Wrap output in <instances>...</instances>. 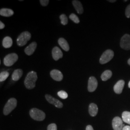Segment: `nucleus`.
<instances>
[{
    "instance_id": "obj_1",
    "label": "nucleus",
    "mask_w": 130,
    "mask_h": 130,
    "mask_svg": "<svg viewBox=\"0 0 130 130\" xmlns=\"http://www.w3.org/2000/svg\"><path fill=\"white\" fill-rule=\"evenodd\" d=\"M37 73L34 71H31L28 73L24 80L25 87L28 89H33L36 85V82L37 80Z\"/></svg>"
},
{
    "instance_id": "obj_2",
    "label": "nucleus",
    "mask_w": 130,
    "mask_h": 130,
    "mask_svg": "<svg viewBox=\"0 0 130 130\" xmlns=\"http://www.w3.org/2000/svg\"><path fill=\"white\" fill-rule=\"evenodd\" d=\"M29 115L35 121H43L45 118V114L44 112L36 108H33L29 111Z\"/></svg>"
},
{
    "instance_id": "obj_3",
    "label": "nucleus",
    "mask_w": 130,
    "mask_h": 130,
    "mask_svg": "<svg viewBox=\"0 0 130 130\" xmlns=\"http://www.w3.org/2000/svg\"><path fill=\"white\" fill-rule=\"evenodd\" d=\"M17 106V100L14 98H11L6 103L4 108V114L6 116L9 115Z\"/></svg>"
},
{
    "instance_id": "obj_4",
    "label": "nucleus",
    "mask_w": 130,
    "mask_h": 130,
    "mask_svg": "<svg viewBox=\"0 0 130 130\" xmlns=\"http://www.w3.org/2000/svg\"><path fill=\"white\" fill-rule=\"evenodd\" d=\"M31 38V34L28 31L21 33L17 39V43L19 46H23Z\"/></svg>"
},
{
    "instance_id": "obj_5",
    "label": "nucleus",
    "mask_w": 130,
    "mask_h": 130,
    "mask_svg": "<svg viewBox=\"0 0 130 130\" xmlns=\"http://www.w3.org/2000/svg\"><path fill=\"white\" fill-rule=\"evenodd\" d=\"M18 55L15 53H11L5 56L4 59V63L7 67H10L14 65L18 61Z\"/></svg>"
},
{
    "instance_id": "obj_6",
    "label": "nucleus",
    "mask_w": 130,
    "mask_h": 130,
    "mask_svg": "<svg viewBox=\"0 0 130 130\" xmlns=\"http://www.w3.org/2000/svg\"><path fill=\"white\" fill-rule=\"evenodd\" d=\"M114 56V52L111 50L108 49L103 53L100 58L99 62L101 64H106L111 60Z\"/></svg>"
},
{
    "instance_id": "obj_7",
    "label": "nucleus",
    "mask_w": 130,
    "mask_h": 130,
    "mask_svg": "<svg viewBox=\"0 0 130 130\" xmlns=\"http://www.w3.org/2000/svg\"><path fill=\"white\" fill-rule=\"evenodd\" d=\"M120 46L123 49L126 50H130V35L126 34L121 38Z\"/></svg>"
},
{
    "instance_id": "obj_8",
    "label": "nucleus",
    "mask_w": 130,
    "mask_h": 130,
    "mask_svg": "<svg viewBox=\"0 0 130 130\" xmlns=\"http://www.w3.org/2000/svg\"><path fill=\"white\" fill-rule=\"evenodd\" d=\"M112 127L114 130H122L124 125L123 124L122 119L119 117H115L112 121Z\"/></svg>"
},
{
    "instance_id": "obj_9",
    "label": "nucleus",
    "mask_w": 130,
    "mask_h": 130,
    "mask_svg": "<svg viewBox=\"0 0 130 130\" xmlns=\"http://www.w3.org/2000/svg\"><path fill=\"white\" fill-rule=\"evenodd\" d=\"M45 97L47 101L48 102L54 105L56 107L60 108L63 107V104L59 100H58V99H56L55 98H53L50 94H46Z\"/></svg>"
},
{
    "instance_id": "obj_10",
    "label": "nucleus",
    "mask_w": 130,
    "mask_h": 130,
    "mask_svg": "<svg viewBox=\"0 0 130 130\" xmlns=\"http://www.w3.org/2000/svg\"><path fill=\"white\" fill-rule=\"evenodd\" d=\"M98 82L94 77H90L88 80V90L89 92H94L98 87Z\"/></svg>"
},
{
    "instance_id": "obj_11",
    "label": "nucleus",
    "mask_w": 130,
    "mask_h": 130,
    "mask_svg": "<svg viewBox=\"0 0 130 130\" xmlns=\"http://www.w3.org/2000/svg\"><path fill=\"white\" fill-rule=\"evenodd\" d=\"M50 76L52 79L57 82H60L63 78V74L58 70H52L50 72Z\"/></svg>"
},
{
    "instance_id": "obj_12",
    "label": "nucleus",
    "mask_w": 130,
    "mask_h": 130,
    "mask_svg": "<svg viewBox=\"0 0 130 130\" xmlns=\"http://www.w3.org/2000/svg\"><path fill=\"white\" fill-rule=\"evenodd\" d=\"M52 56L53 59L55 61H57L61 58L63 55L60 48L58 47H55L52 50Z\"/></svg>"
},
{
    "instance_id": "obj_13",
    "label": "nucleus",
    "mask_w": 130,
    "mask_h": 130,
    "mask_svg": "<svg viewBox=\"0 0 130 130\" xmlns=\"http://www.w3.org/2000/svg\"><path fill=\"white\" fill-rule=\"evenodd\" d=\"M37 46V44L36 42H31L28 46L25 49V52L28 56L32 55L35 51Z\"/></svg>"
},
{
    "instance_id": "obj_14",
    "label": "nucleus",
    "mask_w": 130,
    "mask_h": 130,
    "mask_svg": "<svg viewBox=\"0 0 130 130\" xmlns=\"http://www.w3.org/2000/svg\"><path fill=\"white\" fill-rule=\"evenodd\" d=\"M125 82L123 80H119L114 86V91L117 94H121L124 88Z\"/></svg>"
},
{
    "instance_id": "obj_15",
    "label": "nucleus",
    "mask_w": 130,
    "mask_h": 130,
    "mask_svg": "<svg viewBox=\"0 0 130 130\" xmlns=\"http://www.w3.org/2000/svg\"><path fill=\"white\" fill-rule=\"evenodd\" d=\"M72 5L78 14H82L84 12L83 6L79 1H77V0H74L72 1Z\"/></svg>"
},
{
    "instance_id": "obj_16",
    "label": "nucleus",
    "mask_w": 130,
    "mask_h": 130,
    "mask_svg": "<svg viewBox=\"0 0 130 130\" xmlns=\"http://www.w3.org/2000/svg\"><path fill=\"white\" fill-rule=\"evenodd\" d=\"M58 42L61 47L65 51L68 52L70 50V46L68 42L63 38H60L58 39Z\"/></svg>"
},
{
    "instance_id": "obj_17",
    "label": "nucleus",
    "mask_w": 130,
    "mask_h": 130,
    "mask_svg": "<svg viewBox=\"0 0 130 130\" xmlns=\"http://www.w3.org/2000/svg\"><path fill=\"white\" fill-rule=\"evenodd\" d=\"M98 108L95 104L91 103L89 106V112L90 115L92 117H95L98 114Z\"/></svg>"
},
{
    "instance_id": "obj_18",
    "label": "nucleus",
    "mask_w": 130,
    "mask_h": 130,
    "mask_svg": "<svg viewBox=\"0 0 130 130\" xmlns=\"http://www.w3.org/2000/svg\"><path fill=\"white\" fill-rule=\"evenodd\" d=\"M23 70L21 69L14 70L12 76V78L14 81H18L20 79L23 75Z\"/></svg>"
},
{
    "instance_id": "obj_19",
    "label": "nucleus",
    "mask_w": 130,
    "mask_h": 130,
    "mask_svg": "<svg viewBox=\"0 0 130 130\" xmlns=\"http://www.w3.org/2000/svg\"><path fill=\"white\" fill-rule=\"evenodd\" d=\"M14 11L11 9L2 8L0 10V15L5 17H10L14 14Z\"/></svg>"
},
{
    "instance_id": "obj_20",
    "label": "nucleus",
    "mask_w": 130,
    "mask_h": 130,
    "mask_svg": "<svg viewBox=\"0 0 130 130\" xmlns=\"http://www.w3.org/2000/svg\"><path fill=\"white\" fill-rule=\"evenodd\" d=\"M13 44V41L12 38L8 36L4 38L3 41V46L5 48H9L12 46Z\"/></svg>"
},
{
    "instance_id": "obj_21",
    "label": "nucleus",
    "mask_w": 130,
    "mask_h": 130,
    "mask_svg": "<svg viewBox=\"0 0 130 130\" xmlns=\"http://www.w3.org/2000/svg\"><path fill=\"white\" fill-rule=\"evenodd\" d=\"M112 75V72L110 70H107L102 74L101 76V78L103 81H107L111 77Z\"/></svg>"
},
{
    "instance_id": "obj_22",
    "label": "nucleus",
    "mask_w": 130,
    "mask_h": 130,
    "mask_svg": "<svg viewBox=\"0 0 130 130\" xmlns=\"http://www.w3.org/2000/svg\"><path fill=\"white\" fill-rule=\"evenodd\" d=\"M122 119L124 122L130 125V112H123L122 114Z\"/></svg>"
},
{
    "instance_id": "obj_23",
    "label": "nucleus",
    "mask_w": 130,
    "mask_h": 130,
    "mask_svg": "<svg viewBox=\"0 0 130 130\" xmlns=\"http://www.w3.org/2000/svg\"><path fill=\"white\" fill-rule=\"evenodd\" d=\"M9 75V72L7 71H3L0 74V81L1 82H4L6 80L7 78L8 77Z\"/></svg>"
},
{
    "instance_id": "obj_24",
    "label": "nucleus",
    "mask_w": 130,
    "mask_h": 130,
    "mask_svg": "<svg viewBox=\"0 0 130 130\" xmlns=\"http://www.w3.org/2000/svg\"><path fill=\"white\" fill-rule=\"evenodd\" d=\"M61 20V23L63 25H66L68 23V19L67 17L65 14H62L60 16Z\"/></svg>"
},
{
    "instance_id": "obj_25",
    "label": "nucleus",
    "mask_w": 130,
    "mask_h": 130,
    "mask_svg": "<svg viewBox=\"0 0 130 130\" xmlns=\"http://www.w3.org/2000/svg\"><path fill=\"white\" fill-rule=\"evenodd\" d=\"M57 95L59 98L63 99H66L68 98V94L64 91H60L57 93Z\"/></svg>"
},
{
    "instance_id": "obj_26",
    "label": "nucleus",
    "mask_w": 130,
    "mask_h": 130,
    "mask_svg": "<svg viewBox=\"0 0 130 130\" xmlns=\"http://www.w3.org/2000/svg\"><path fill=\"white\" fill-rule=\"evenodd\" d=\"M69 18L72 21H73L75 23L78 24L79 23V18L75 14H73V13L70 14Z\"/></svg>"
},
{
    "instance_id": "obj_27",
    "label": "nucleus",
    "mask_w": 130,
    "mask_h": 130,
    "mask_svg": "<svg viewBox=\"0 0 130 130\" xmlns=\"http://www.w3.org/2000/svg\"><path fill=\"white\" fill-rule=\"evenodd\" d=\"M47 130H57V126L55 123H52L47 127Z\"/></svg>"
},
{
    "instance_id": "obj_28",
    "label": "nucleus",
    "mask_w": 130,
    "mask_h": 130,
    "mask_svg": "<svg viewBox=\"0 0 130 130\" xmlns=\"http://www.w3.org/2000/svg\"><path fill=\"white\" fill-rule=\"evenodd\" d=\"M125 15L127 18H130V5H129L126 9Z\"/></svg>"
},
{
    "instance_id": "obj_29",
    "label": "nucleus",
    "mask_w": 130,
    "mask_h": 130,
    "mask_svg": "<svg viewBox=\"0 0 130 130\" xmlns=\"http://www.w3.org/2000/svg\"><path fill=\"white\" fill-rule=\"evenodd\" d=\"M40 3L43 6H46L49 4V0H40Z\"/></svg>"
},
{
    "instance_id": "obj_30",
    "label": "nucleus",
    "mask_w": 130,
    "mask_h": 130,
    "mask_svg": "<svg viewBox=\"0 0 130 130\" xmlns=\"http://www.w3.org/2000/svg\"><path fill=\"white\" fill-rule=\"evenodd\" d=\"M122 130H130V126L126 125L124 126Z\"/></svg>"
},
{
    "instance_id": "obj_31",
    "label": "nucleus",
    "mask_w": 130,
    "mask_h": 130,
    "mask_svg": "<svg viewBox=\"0 0 130 130\" xmlns=\"http://www.w3.org/2000/svg\"><path fill=\"white\" fill-rule=\"evenodd\" d=\"M5 27V24L3 23L2 21H1V22H0V29H2L4 28Z\"/></svg>"
},
{
    "instance_id": "obj_32",
    "label": "nucleus",
    "mask_w": 130,
    "mask_h": 130,
    "mask_svg": "<svg viewBox=\"0 0 130 130\" xmlns=\"http://www.w3.org/2000/svg\"><path fill=\"white\" fill-rule=\"evenodd\" d=\"M86 130H93V127L91 125H88L86 126Z\"/></svg>"
},
{
    "instance_id": "obj_33",
    "label": "nucleus",
    "mask_w": 130,
    "mask_h": 130,
    "mask_svg": "<svg viewBox=\"0 0 130 130\" xmlns=\"http://www.w3.org/2000/svg\"><path fill=\"white\" fill-rule=\"evenodd\" d=\"M108 1L109 2H110V3H114V2H116V0H109V1Z\"/></svg>"
},
{
    "instance_id": "obj_34",
    "label": "nucleus",
    "mask_w": 130,
    "mask_h": 130,
    "mask_svg": "<svg viewBox=\"0 0 130 130\" xmlns=\"http://www.w3.org/2000/svg\"><path fill=\"white\" fill-rule=\"evenodd\" d=\"M128 64L130 66V58L128 60Z\"/></svg>"
},
{
    "instance_id": "obj_35",
    "label": "nucleus",
    "mask_w": 130,
    "mask_h": 130,
    "mask_svg": "<svg viewBox=\"0 0 130 130\" xmlns=\"http://www.w3.org/2000/svg\"><path fill=\"white\" fill-rule=\"evenodd\" d=\"M128 86H129V88H130V81L129 82V84H128Z\"/></svg>"
}]
</instances>
